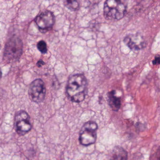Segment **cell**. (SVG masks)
<instances>
[{"label":"cell","mask_w":160,"mask_h":160,"mask_svg":"<svg viewBox=\"0 0 160 160\" xmlns=\"http://www.w3.org/2000/svg\"><path fill=\"white\" fill-rule=\"evenodd\" d=\"M88 82L86 77L82 74H75L69 79L66 92L72 102H80L84 100L87 93Z\"/></svg>","instance_id":"1"},{"label":"cell","mask_w":160,"mask_h":160,"mask_svg":"<svg viewBox=\"0 0 160 160\" xmlns=\"http://www.w3.org/2000/svg\"><path fill=\"white\" fill-rule=\"evenodd\" d=\"M126 6L120 1H106L103 8L104 17L109 20H119L126 14Z\"/></svg>","instance_id":"2"},{"label":"cell","mask_w":160,"mask_h":160,"mask_svg":"<svg viewBox=\"0 0 160 160\" xmlns=\"http://www.w3.org/2000/svg\"><path fill=\"white\" fill-rule=\"evenodd\" d=\"M23 43L18 37L11 38L5 45L4 51V59L8 62L19 60L23 53Z\"/></svg>","instance_id":"3"},{"label":"cell","mask_w":160,"mask_h":160,"mask_svg":"<svg viewBox=\"0 0 160 160\" xmlns=\"http://www.w3.org/2000/svg\"><path fill=\"white\" fill-rule=\"evenodd\" d=\"M97 123L93 121L86 122L80 131L79 140L83 146H88L93 144L97 139Z\"/></svg>","instance_id":"4"},{"label":"cell","mask_w":160,"mask_h":160,"mask_svg":"<svg viewBox=\"0 0 160 160\" xmlns=\"http://www.w3.org/2000/svg\"><path fill=\"white\" fill-rule=\"evenodd\" d=\"M15 128L17 133L21 136L25 135L31 130L30 116L25 111L21 110L16 114Z\"/></svg>","instance_id":"5"},{"label":"cell","mask_w":160,"mask_h":160,"mask_svg":"<svg viewBox=\"0 0 160 160\" xmlns=\"http://www.w3.org/2000/svg\"><path fill=\"white\" fill-rule=\"evenodd\" d=\"M46 89L44 83L41 79H37L32 83L28 90L30 100L36 103L43 102L45 98Z\"/></svg>","instance_id":"6"},{"label":"cell","mask_w":160,"mask_h":160,"mask_svg":"<svg viewBox=\"0 0 160 160\" xmlns=\"http://www.w3.org/2000/svg\"><path fill=\"white\" fill-rule=\"evenodd\" d=\"M35 22L41 32H47L52 29L55 22V18L52 12L46 11L36 17Z\"/></svg>","instance_id":"7"},{"label":"cell","mask_w":160,"mask_h":160,"mask_svg":"<svg viewBox=\"0 0 160 160\" xmlns=\"http://www.w3.org/2000/svg\"><path fill=\"white\" fill-rule=\"evenodd\" d=\"M124 43L131 50L139 51L145 48L146 42L143 37L139 34H130L124 38Z\"/></svg>","instance_id":"8"},{"label":"cell","mask_w":160,"mask_h":160,"mask_svg":"<svg viewBox=\"0 0 160 160\" xmlns=\"http://www.w3.org/2000/svg\"><path fill=\"white\" fill-rule=\"evenodd\" d=\"M108 102L109 106L114 111H118L121 107V100L119 97L116 95L115 90L109 92L107 93Z\"/></svg>","instance_id":"9"},{"label":"cell","mask_w":160,"mask_h":160,"mask_svg":"<svg viewBox=\"0 0 160 160\" xmlns=\"http://www.w3.org/2000/svg\"><path fill=\"white\" fill-rule=\"evenodd\" d=\"M128 153L123 147L117 146L113 151L112 160H127Z\"/></svg>","instance_id":"10"},{"label":"cell","mask_w":160,"mask_h":160,"mask_svg":"<svg viewBox=\"0 0 160 160\" xmlns=\"http://www.w3.org/2000/svg\"><path fill=\"white\" fill-rule=\"evenodd\" d=\"M64 4L67 8L72 11H77L79 7V3L76 1H66Z\"/></svg>","instance_id":"11"},{"label":"cell","mask_w":160,"mask_h":160,"mask_svg":"<svg viewBox=\"0 0 160 160\" xmlns=\"http://www.w3.org/2000/svg\"><path fill=\"white\" fill-rule=\"evenodd\" d=\"M37 48L42 54H46L48 51L47 44L44 41H41L39 42L37 44Z\"/></svg>","instance_id":"12"},{"label":"cell","mask_w":160,"mask_h":160,"mask_svg":"<svg viewBox=\"0 0 160 160\" xmlns=\"http://www.w3.org/2000/svg\"><path fill=\"white\" fill-rule=\"evenodd\" d=\"M160 56L159 55L155 56L154 60L152 61V63L154 65H158L160 64Z\"/></svg>","instance_id":"13"},{"label":"cell","mask_w":160,"mask_h":160,"mask_svg":"<svg viewBox=\"0 0 160 160\" xmlns=\"http://www.w3.org/2000/svg\"><path fill=\"white\" fill-rule=\"evenodd\" d=\"M44 63L42 61H39L38 63H37V65L39 67H41L42 66V65H44Z\"/></svg>","instance_id":"14"},{"label":"cell","mask_w":160,"mask_h":160,"mask_svg":"<svg viewBox=\"0 0 160 160\" xmlns=\"http://www.w3.org/2000/svg\"><path fill=\"white\" fill-rule=\"evenodd\" d=\"M1 75H2V73H1V69H0V79L1 78Z\"/></svg>","instance_id":"15"},{"label":"cell","mask_w":160,"mask_h":160,"mask_svg":"<svg viewBox=\"0 0 160 160\" xmlns=\"http://www.w3.org/2000/svg\"><path fill=\"white\" fill-rule=\"evenodd\" d=\"M0 47H1V44H0Z\"/></svg>","instance_id":"16"}]
</instances>
